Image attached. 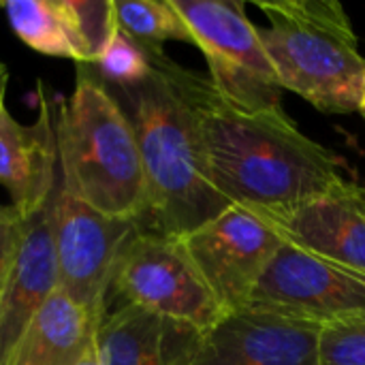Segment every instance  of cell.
Wrapping results in <instances>:
<instances>
[{
	"label": "cell",
	"mask_w": 365,
	"mask_h": 365,
	"mask_svg": "<svg viewBox=\"0 0 365 365\" xmlns=\"http://www.w3.org/2000/svg\"><path fill=\"white\" fill-rule=\"evenodd\" d=\"M19 229H21V216L11 205L9 207L0 205V291L15 257Z\"/></svg>",
	"instance_id": "21"
},
{
	"label": "cell",
	"mask_w": 365,
	"mask_h": 365,
	"mask_svg": "<svg viewBox=\"0 0 365 365\" xmlns=\"http://www.w3.org/2000/svg\"><path fill=\"white\" fill-rule=\"evenodd\" d=\"M4 75H9V73H6V66H4V62L0 60V77H4Z\"/></svg>",
	"instance_id": "25"
},
{
	"label": "cell",
	"mask_w": 365,
	"mask_h": 365,
	"mask_svg": "<svg viewBox=\"0 0 365 365\" xmlns=\"http://www.w3.org/2000/svg\"><path fill=\"white\" fill-rule=\"evenodd\" d=\"M205 156L216 190L252 212H287L346 182L336 156L306 137L282 107L244 111L192 77Z\"/></svg>",
	"instance_id": "2"
},
{
	"label": "cell",
	"mask_w": 365,
	"mask_h": 365,
	"mask_svg": "<svg viewBox=\"0 0 365 365\" xmlns=\"http://www.w3.org/2000/svg\"><path fill=\"white\" fill-rule=\"evenodd\" d=\"M113 6L120 30L148 47H160L165 41L195 45L173 0H113Z\"/></svg>",
	"instance_id": "17"
},
{
	"label": "cell",
	"mask_w": 365,
	"mask_h": 365,
	"mask_svg": "<svg viewBox=\"0 0 365 365\" xmlns=\"http://www.w3.org/2000/svg\"><path fill=\"white\" fill-rule=\"evenodd\" d=\"M359 113L364 115V120H365V81H364V94H361V105H359Z\"/></svg>",
	"instance_id": "24"
},
{
	"label": "cell",
	"mask_w": 365,
	"mask_h": 365,
	"mask_svg": "<svg viewBox=\"0 0 365 365\" xmlns=\"http://www.w3.org/2000/svg\"><path fill=\"white\" fill-rule=\"evenodd\" d=\"M195 73L150 47V73L124 86H107L133 124L148 186L137 225L169 237H186L231 203L216 190L192 94Z\"/></svg>",
	"instance_id": "1"
},
{
	"label": "cell",
	"mask_w": 365,
	"mask_h": 365,
	"mask_svg": "<svg viewBox=\"0 0 365 365\" xmlns=\"http://www.w3.org/2000/svg\"><path fill=\"white\" fill-rule=\"evenodd\" d=\"M6 79H9V75H4V77H0V107L4 105V92H6Z\"/></svg>",
	"instance_id": "23"
},
{
	"label": "cell",
	"mask_w": 365,
	"mask_h": 365,
	"mask_svg": "<svg viewBox=\"0 0 365 365\" xmlns=\"http://www.w3.org/2000/svg\"><path fill=\"white\" fill-rule=\"evenodd\" d=\"M101 323L56 291L21 331L4 365H75L94 344Z\"/></svg>",
	"instance_id": "15"
},
{
	"label": "cell",
	"mask_w": 365,
	"mask_h": 365,
	"mask_svg": "<svg viewBox=\"0 0 365 365\" xmlns=\"http://www.w3.org/2000/svg\"><path fill=\"white\" fill-rule=\"evenodd\" d=\"M182 240L227 314L248 306L259 280L284 246L269 222L242 205L227 207Z\"/></svg>",
	"instance_id": "9"
},
{
	"label": "cell",
	"mask_w": 365,
	"mask_h": 365,
	"mask_svg": "<svg viewBox=\"0 0 365 365\" xmlns=\"http://www.w3.org/2000/svg\"><path fill=\"white\" fill-rule=\"evenodd\" d=\"M75 365H103L101 364V355H98V346L94 344V346H92V349H90V351H88V353H86Z\"/></svg>",
	"instance_id": "22"
},
{
	"label": "cell",
	"mask_w": 365,
	"mask_h": 365,
	"mask_svg": "<svg viewBox=\"0 0 365 365\" xmlns=\"http://www.w3.org/2000/svg\"><path fill=\"white\" fill-rule=\"evenodd\" d=\"M248 210V207H246ZM302 250L365 272V188L344 182L287 212H257Z\"/></svg>",
	"instance_id": "11"
},
{
	"label": "cell",
	"mask_w": 365,
	"mask_h": 365,
	"mask_svg": "<svg viewBox=\"0 0 365 365\" xmlns=\"http://www.w3.org/2000/svg\"><path fill=\"white\" fill-rule=\"evenodd\" d=\"M203 331L135 306L107 312L96 336L103 365H195Z\"/></svg>",
	"instance_id": "14"
},
{
	"label": "cell",
	"mask_w": 365,
	"mask_h": 365,
	"mask_svg": "<svg viewBox=\"0 0 365 365\" xmlns=\"http://www.w3.org/2000/svg\"><path fill=\"white\" fill-rule=\"evenodd\" d=\"M111 299L201 331L212 329L227 314L203 280L184 240L141 227L118 259L107 308Z\"/></svg>",
	"instance_id": "5"
},
{
	"label": "cell",
	"mask_w": 365,
	"mask_h": 365,
	"mask_svg": "<svg viewBox=\"0 0 365 365\" xmlns=\"http://www.w3.org/2000/svg\"><path fill=\"white\" fill-rule=\"evenodd\" d=\"M13 32L34 51L86 64V53L62 0H2Z\"/></svg>",
	"instance_id": "16"
},
{
	"label": "cell",
	"mask_w": 365,
	"mask_h": 365,
	"mask_svg": "<svg viewBox=\"0 0 365 365\" xmlns=\"http://www.w3.org/2000/svg\"><path fill=\"white\" fill-rule=\"evenodd\" d=\"M81 41L86 64L94 66L118 32L113 0H62Z\"/></svg>",
	"instance_id": "18"
},
{
	"label": "cell",
	"mask_w": 365,
	"mask_h": 365,
	"mask_svg": "<svg viewBox=\"0 0 365 365\" xmlns=\"http://www.w3.org/2000/svg\"><path fill=\"white\" fill-rule=\"evenodd\" d=\"M36 94L38 118L34 124H21L6 105L0 107V186L6 188L11 207L19 216L43 207L60 175L56 105L43 81H38Z\"/></svg>",
	"instance_id": "12"
},
{
	"label": "cell",
	"mask_w": 365,
	"mask_h": 365,
	"mask_svg": "<svg viewBox=\"0 0 365 365\" xmlns=\"http://www.w3.org/2000/svg\"><path fill=\"white\" fill-rule=\"evenodd\" d=\"M321 365H365V323L323 329Z\"/></svg>",
	"instance_id": "20"
},
{
	"label": "cell",
	"mask_w": 365,
	"mask_h": 365,
	"mask_svg": "<svg viewBox=\"0 0 365 365\" xmlns=\"http://www.w3.org/2000/svg\"><path fill=\"white\" fill-rule=\"evenodd\" d=\"M60 184L86 205L139 220L148 186L137 137L120 103L88 64H77L75 88L56 107Z\"/></svg>",
	"instance_id": "3"
},
{
	"label": "cell",
	"mask_w": 365,
	"mask_h": 365,
	"mask_svg": "<svg viewBox=\"0 0 365 365\" xmlns=\"http://www.w3.org/2000/svg\"><path fill=\"white\" fill-rule=\"evenodd\" d=\"M51 210L58 291L103 323L118 259L139 225L107 216L75 199L62 188L60 175Z\"/></svg>",
	"instance_id": "8"
},
{
	"label": "cell",
	"mask_w": 365,
	"mask_h": 365,
	"mask_svg": "<svg viewBox=\"0 0 365 365\" xmlns=\"http://www.w3.org/2000/svg\"><path fill=\"white\" fill-rule=\"evenodd\" d=\"M51 199L21 216L15 257L0 291V365L6 364L21 331L58 291Z\"/></svg>",
	"instance_id": "13"
},
{
	"label": "cell",
	"mask_w": 365,
	"mask_h": 365,
	"mask_svg": "<svg viewBox=\"0 0 365 365\" xmlns=\"http://www.w3.org/2000/svg\"><path fill=\"white\" fill-rule=\"evenodd\" d=\"M252 310L321 329L365 323V272L284 242L248 299Z\"/></svg>",
	"instance_id": "7"
},
{
	"label": "cell",
	"mask_w": 365,
	"mask_h": 365,
	"mask_svg": "<svg viewBox=\"0 0 365 365\" xmlns=\"http://www.w3.org/2000/svg\"><path fill=\"white\" fill-rule=\"evenodd\" d=\"M203 51L214 90L244 111L280 107L282 83L261 43L259 28L237 0H173Z\"/></svg>",
	"instance_id": "6"
},
{
	"label": "cell",
	"mask_w": 365,
	"mask_h": 365,
	"mask_svg": "<svg viewBox=\"0 0 365 365\" xmlns=\"http://www.w3.org/2000/svg\"><path fill=\"white\" fill-rule=\"evenodd\" d=\"M267 17L261 43L284 90L325 113L359 111L365 58L349 13L336 0H257Z\"/></svg>",
	"instance_id": "4"
},
{
	"label": "cell",
	"mask_w": 365,
	"mask_h": 365,
	"mask_svg": "<svg viewBox=\"0 0 365 365\" xmlns=\"http://www.w3.org/2000/svg\"><path fill=\"white\" fill-rule=\"evenodd\" d=\"M321 336L317 325L244 308L203 331L195 365H321Z\"/></svg>",
	"instance_id": "10"
},
{
	"label": "cell",
	"mask_w": 365,
	"mask_h": 365,
	"mask_svg": "<svg viewBox=\"0 0 365 365\" xmlns=\"http://www.w3.org/2000/svg\"><path fill=\"white\" fill-rule=\"evenodd\" d=\"M92 68L105 83H135L150 73V47L128 36L118 26V32L113 34L109 47Z\"/></svg>",
	"instance_id": "19"
}]
</instances>
